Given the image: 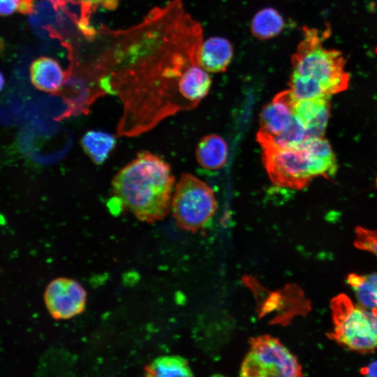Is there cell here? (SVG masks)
I'll use <instances>...</instances> for the list:
<instances>
[{
  "instance_id": "1",
  "label": "cell",
  "mask_w": 377,
  "mask_h": 377,
  "mask_svg": "<svg viewBox=\"0 0 377 377\" xmlns=\"http://www.w3.org/2000/svg\"><path fill=\"white\" fill-rule=\"evenodd\" d=\"M175 178L160 156L142 151L112 180L110 206L126 210L147 223L163 219L171 207Z\"/></svg>"
},
{
  "instance_id": "2",
  "label": "cell",
  "mask_w": 377,
  "mask_h": 377,
  "mask_svg": "<svg viewBox=\"0 0 377 377\" xmlns=\"http://www.w3.org/2000/svg\"><path fill=\"white\" fill-rule=\"evenodd\" d=\"M303 37L291 58L288 85L295 99L331 96L345 91L350 76L341 52L327 49L316 29L304 27Z\"/></svg>"
},
{
  "instance_id": "3",
  "label": "cell",
  "mask_w": 377,
  "mask_h": 377,
  "mask_svg": "<svg viewBox=\"0 0 377 377\" xmlns=\"http://www.w3.org/2000/svg\"><path fill=\"white\" fill-rule=\"evenodd\" d=\"M266 172L276 186L302 189L316 177L329 176L336 170V160L313 154L304 142L285 148H262Z\"/></svg>"
},
{
  "instance_id": "4",
  "label": "cell",
  "mask_w": 377,
  "mask_h": 377,
  "mask_svg": "<svg viewBox=\"0 0 377 377\" xmlns=\"http://www.w3.org/2000/svg\"><path fill=\"white\" fill-rule=\"evenodd\" d=\"M332 330L329 339L342 347L360 354L377 349V310L354 303L340 293L330 301Z\"/></svg>"
},
{
  "instance_id": "5",
  "label": "cell",
  "mask_w": 377,
  "mask_h": 377,
  "mask_svg": "<svg viewBox=\"0 0 377 377\" xmlns=\"http://www.w3.org/2000/svg\"><path fill=\"white\" fill-rule=\"evenodd\" d=\"M170 208L178 227L197 232L214 215L217 203L213 190L205 182L184 173L176 184Z\"/></svg>"
},
{
  "instance_id": "6",
  "label": "cell",
  "mask_w": 377,
  "mask_h": 377,
  "mask_svg": "<svg viewBox=\"0 0 377 377\" xmlns=\"http://www.w3.org/2000/svg\"><path fill=\"white\" fill-rule=\"evenodd\" d=\"M249 343V350L241 364V376H304L297 358L277 338L264 334L251 339Z\"/></svg>"
},
{
  "instance_id": "7",
  "label": "cell",
  "mask_w": 377,
  "mask_h": 377,
  "mask_svg": "<svg viewBox=\"0 0 377 377\" xmlns=\"http://www.w3.org/2000/svg\"><path fill=\"white\" fill-rule=\"evenodd\" d=\"M43 298L45 306L52 317L58 320H66L84 311L87 292L76 280L59 277L47 284Z\"/></svg>"
},
{
  "instance_id": "8",
  "label": "cell",
  "mask_w": 377,
  "mask_h": 377,
  "mask_svg": "<svg viewBox=\"0 0 377 377\" xmlns=\"http://www.w3.org/2000/svg\"><path fill=\"white\" fill-rule=\"evenodd\" d=\"M290 89L277 94L260 114V129L256 138L260 145L287 131L294 119L295 102Z\"/></svg>"
},
{
  "instance_id": "9",
  "label": "cell",
  "mask_w": 377,
  "mask_h": 377,
  "mask_svg": "<svg viewBox=\"0 0 377 377\" xmlns=\"http://www.w3.org/2000/svg\"><path fill=\"white\" fill-rule=\"evenodd\" d=\"M330 96L297 100L294 114L304 124L307 139L323 137L330 112Z\"/></svg>"
},
{
  "instance_id": "10",
  "label": "cell",
  "mask_w": 377,
  "mask_h": 377,
  "mask_svg": "<svg viewBox=\"0 0 377 377\" xmlns=\"http://www.w3.org/2000/svg\"><path fill=\"white\" fill-rule=\"evenodd\" d=\"M232 57L233 47L230 42L223 37L213 36L202 42L198 62L209 73H222L228 68Z\"/></svg>"
},
{
  "instance_id": "11",
  "label": "cell",
  "mask_w": 377,
  "mask_h": 377,
  "mask_svg": "<svg viewBox=\"0 0 377 377\" xmlns=\"http://www.w3.org/2000/svg\"><path fill=\"white\" fill-rule=\"evenodd\" d=\"M30 77L36 89L52 94L59 92L66 80L65 73L60 64L48 57H40L32 61Z\"/></svg>"
},
{
  "instance_id": "12",
  "label": "cell",
  "mask_w": 377,
  "mask_h": 377,
  "mask_svg": "<svg viewBox=\"0 0 377 377\" xmlns=\"http://www.w3.org/2000/svg\"><path fill=\"white\" fill-rule=\"evenodd\" d=\"M196 159L202 168L215 170L223 168L228 158V148L219 135L210 134L202 138L196 148Z\"/></svg>"
},
{
  "instance_id": "13",
  "label": "cell",
  "mask_w": 377,
  "mask_h": 377,
  "mask_svg": "<svg viewBox=\"0 0 377 377\" xmlns=\"http://www.w3.org/2000/svg\"><path fill=\"white\" fill-rule=\"evenodd\" d=\"M80 144L93 163L101 165L109 158L114 149L116 138L108 133L91 130L83 135Z\"/></svg>"
},
{
  "instance_id": "14",
  "label": "cell",
  "mask_w": 377,
  "mask_h": 377,
  "mask_svg": "<svg viewBox=\"0 0 377 377\" xmlns=\"http://www.w3.org/2000/svg\"><path fill=\"white\" fill-rule=\"evenodd\" d=\"M346 281L354 292L359 304L377 310V273H351L348 275Z\"/></svg>"
},
{
  "instance_id": "15",
  "label": "cell",
  "mask_w": 377,
  "mask_h": 377,
  "mask_svg": "<svg viewBox=\"0 0 377 377\" xmlns=\"http://www.w3.org/2000/svg\"><path fill=\"white\" fill-rule=\"evenodd\" d=\"M284 27L281 15L273 8H265L257 12L251 22L252 34L260 40L278 36Z\"/></svg>"
},
{
  "instance_id": "16",
  "label": "cell",
  "mask_w": 377,
  "mask_h": 377,
  "mask_svg": "<svg viewBox=\"0 0 377 377\" xmlns=\"http://www.w3.org/2000/svg\"><path fill=\"white\" fill-rule=\"evenodd\" d=\"M148 376H192L188 361L177 355H165L153 360L145 369Z\"/></svg>"
},
{
  "instance_id": "17",
  "label": "cell",
  "mask_w": 377,
  "mask_h": 377,
  "mask_svg": "<svg viewBox=\"0 0 377 377\" xmlns=\"http://www.w3.org/2000/svg\"><path fill=\"white\" fill-rule=\"evenodd\" d=\"M354 246L360 250L371 253L377 257V230L357 227Z\"/></svg>"
},
{
  "instance_id": "18",
  "label": "cell",
  "mask_w": 377,
  "mask_h": 377,
  "mask_svg": "<svg viewBox=\"0 0 377 377\" xmlns=\"http://www.w3.org/2000/svg\"><path fill=\"white\" fill-rule=\"evenodd\" d=\"M74 3H80L87 8H96L102 7L104 8H113L117 4L119 0H68Z\"/></svg>"
},
{
  "instance_id": "19",
  "label": "cell",
  "mask_w": 377,
  "mask_h": 377,
  "mask_svg": "<svg viewBox=\"0 0 377 377\" xmlns=\"http://www.w3.org/2000/svg\"><path fill=\"white\" fill-rule=\"evenodd\" d=\"M20 0H0V15L7 16L17 10Z\"/></svg>"
},
{
  "instance_id": "20",
  "label": "cell",
  "mask_w": 377,
  "mask_h": 377,
  "mask_svg": "<svg viewBox=\"0 0 377 377\" xmlns=\"http://www.w3.org/2000/svg\"><path fill=\"white\" fill-rule=\"evenodd\" d=\"M17 10L22 14H31L34 10V0H20Z\"/></svg>"
},
{
  "instance_id": "21",
  "label": "cell",
  "mask_w": 377,
  "mask_h": 377,
  "mask_svg": "<svg viewBox=\"0 0 377 377\" xmlns=\"http://www.w3.org/2000/svg\"><path fill=\"white\" fill-rule=\"evenodd\" d=\"M360 373L364 376H377V360L371 362L366 367H362L360 369Z\"/></svg>"
},
{
  "instance_id": "22",
  "label": "cell",
  "mask_w": 377,
  "mask_h": 377,
  "mask_svg": "<svg viewBox=\"0 0 377 377\" xmlns=\"http://www.w3.org/2000/svg\"><path fill=\"white\" fill-rule=\"evenodd\" d=\"M4 84H5V79L3 74L0 71V91L3 88Z\"/></svg>"
}]
</instances>
